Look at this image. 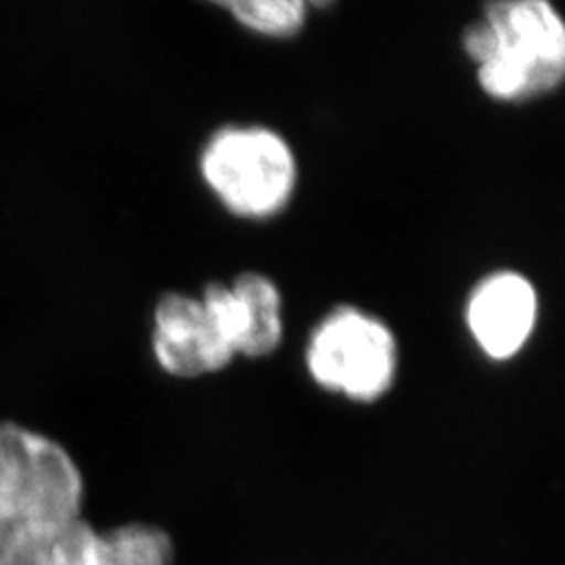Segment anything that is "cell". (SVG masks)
Returning <instances> with one entry per match:
<instances>
[{
    "instance_id": "cell-1",
    "label": "cell",
    "mask_w": 565,
    "mask_h": 565,
    "mask_svg": "<svg viewBox=\"0 0 565 565\" xmlns=\"http://www.w3.org/2000/svg\"><path fill=\"white\" fill-rule=\"evenodd\" d=\"M486 97L522 103L551 95L565 78V23L546 0H499L463 34Z\"/></svg>"
},
{
    "instance_id": "cell-2",
    "label": "cell",
    "mask_w": 565,
    "mask_h": 565,
    "mask_svg": "<svg viewBox=\"0 0 565 565\" xmlns=\"http://www.w3.org/2000/svg\"><path fill=\"white\" fill-rule=\"evenodd\" d=\"M200 174L224 210L243 221L279 216L298 189V158L266 126H224L205 141Z\"/></svg>"
},
{
    "instance_id": "cell-3",
    "label": "cell",
    "mask_w": 565,
    "mask_h": 565,
    "mask_svg": "<svg viewBox=\"0 0 565 565\" xmlns=\"http://www.w3.org/2000/svg\"><path fill=\"white\" fill-rule=\"evenodd\" d=\"M81 465L55 438L25 425L0 424V511L55 534L82 520Z\"/></svg>"
},
{
    "instance_id": "cell-4",
    "label": "cell",
    "mask_w": 565,
    "mask_h": 565,
    "mask_svg": "<svg viewBox=\"0 0 565 565\" xmlns=\"http://www.w3.org/2000/svg\"><path fill=\"white\" fill-rule=\"evenodd\" d=\"M401 350L387 324L356 306H338L312 329L306 371L329 394L352 403L382 401L396 384Z\"/></svg>"
},
{
    "instance_id": "cell-5",
    "label": "cell",
    "mask_w": 565,
    "mask_h": 565,
    "mask_svg": "<svg viewBox=\"0 0 565 565\" xmlns=\"http://www.w3.org/2000/svg\"><path fill=\"white\" fill-rule=\"evenodd\" d=\"M539 306L534 282L518 270H497L471 289L465 306V323L486 359L507 363L534 335Z\"/></svg>"
},
{
    "instance_id": "cell-6",
    "label": "cell",
    "mask_w": 565,
    "mask_h": 565,
    "mask_svg": "<svg viewBox=\"0 0 565 565\" xmlns=\"http://www.w3.org/2000/svg\"><path fill=\"white\" fill-rule=\"evenodd\" d=\"M153 359L177 380H198L226 369L235 352L210 321L200 298L168 291L153 308Z\"/></svg>"
},
{
    "instance_id": "cell-7",
    "label": "cell",
    "mask_w": 565,
    "mask_h": 565,
    "mask_svg": "<svg viewBox=\"0 0 565 565\" xmlns=\"http://www.w3.org/2000/svg\"><path fill=\"white\" fill-rule=\"evenodd\" d=\"M243 310V340L239 356L263 359L273 354L285 333L282 298L277 282L260 273H242L231 282Z\"/></svg>"
},
{
    "instance_id": "cell-8",
    "label": "cell",
    "mask_w": 565,
    "mask_h": 565,
    "mask_svg": "<svg viewBox=\"0 0 565 565\" xmlns=\"http://www.w3.org/2000/svg\"><path fill=\"white\" fill-rule=\"evenodd\" d=\"M174 543L170 534L158 525H118L99 530L97 565H172Z\"/></svg>"
},
{
    "instance_id": "cell-9",
    "label": "cell",
    "mask_w": 565,
    "mask_h": 565,
    "mask_svg": "<svg viewBox=\"0 0 565 565\" xmlns=\"http://www.w3.org/2000/svg\"><path fill=\"white\" fill-rule=\"evenodd\" d=\"M221 7L247 32L268 39L296 36L308 20V4L302 0H233Z\"/></svg>"
},
{
    "instance_id": "cell-10",
    "label": "cell",
    "mask_w": 565,
    "mask_h": 565,
    "mask_svg": "<svg viewBox=\"0 0 565 565\" xmlns=\"http://www.w3.org/2000/svg\"><path fill=\"white\" fill-rule=\"evenodd\" d=\"M97 539L99 530L82 518L51 536L36 565H97Z\"/></svg>"
},
{
    "instance_id": "cell-11",
    "label": "cell",
    "mask_w": 565,
    "mask_h": 565,
    "mask_svg": "<svg viewBox=\"0 0 565 565\" xmlns=\"http://www.w3.org/2000/svg\"><path fill=\"white\" fill-rule=\"evenodd\" d=\"M51 536L41 527L0 511V565L39 564Z\"/></svg>"
}]
</instances>
